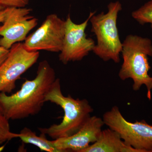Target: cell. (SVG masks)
<instances>
[{
	"instance_id": "cell-12",
	"label": "cell",
	"mask_w": 152,
	"mask_h": 152,
	"mask_svg": "<svg viewBox=\"0 0 152 152\" xmlns=\"http://www.w3.org/2000/svg\"><path fill=\"white\" fill-rule=\"evenodd\" d=\"M19 138L23 142L34 145L42 151L48 152H61L54 145L53 141L48 140L46 135L41 133L38 136L27 127L24 128L19 133Z\"/></svg>"
},
{
	"instance_id": "cell-10",
	"label": "cell",
	"mask_w": 152,
	"mask_h": 152,
	"mask_svg": "<svg viewBox=\"0 0 152 152\" xmlns=\"http://www.w3.org/2000/svg\"><path fill=\"white\" fill-rule=\"evenodd\" d=\"M104 125L102 118L91 116L75 134L54 140L53 142L61 152H82L97 140Z\"/></svg>"
},
{
	"instance_id": "cell-1",
	"label": "cell",
	"mask_w": 152,
	"mask_h": 152,
	"mask_svg": "<svg viewBox=\"0 0 152 152\" xmlns=\"http://www.w3.org/2000/svg\"><path fill=\"white\" fill-rule=\"evenodd\" d=\"M56 79L53 68L47 60L42 61L35 78L26 80L18 91L11 95L0 93V111L9 120L37 115L42 110L46 95Z\"/></svg>"
},
{
	"instance_id": "cell-14",
	"label": "cell",
	"mask_w": 152,
	"mask_h": 152,
	"mask_svg": "<svg viewBox=\"0 0 152 152\" xmlns=\"http://www.w3.org/2000/svg\"><path fill=\"white\" fill-rule=\"evenodd\" d=\"M9 121L0 111V145L19 137V134L11 132Z\"/></svg>"
},
{
	"instance_id": "cell-16",
	"label": "cell",
	"mask_w": 152,
	"mask_h": 152,
	"mask_svg": "<svg viewBox=\"0 0 152 152\" xmlns=\"http://www.w3.org/2000/svg\"><path fill=\"white\" fill-rule=\"evenodd\" d=\"M10 7H6L0 4V24L2 23L4 21L8 13Z\"/></svg>"
},
{
	"instance_id": "cell-7",
	"label": "cell",
	"mask_w": 152,
	"mask_h": 152,
	"mask_svg": "<svg viewBox=\"0 0 152 152\" xmlns=\"http://www.w3.org/2000/svg\"><path fill=\"white\" fill-rule=\"evenodd\" d=\"M96 13L91 12L88 18L80 24L74 23L69 14L67 17L62 48L59 56L64 64L81 61L93 51L96 44L92 39L87 37L86 30L90 18Z\"/></svg>"
},
{
	"instance_id": "cell-15",
	"label": "cell",
	"mask_w": 152,
	"mask_h": 152,
	"mask_svg": "<svg viewBox=\"0 0 152 152\" xmlns=\"http://www.w3.org/2000/svg\"><path fill=\"white\" fill-rule=\"evenodd\" d=\"M30 0H0V4L6 7H25L28 5Z\"/></svg>"
},
{
	"instance_id": "cell-2",
	"label": "cell",
	"mask_w": 152,
	"mask_h": 152,
	"mask_svg": "<svg viewBox=\"0 0 152 152\" xmlns=\"http://www.w3.org/2000/svg\"><path fill=\"white\" fill-rule=\"evenodd\" d=\"M45 102H49L60 106L64 112L59 124H54L48 128H39L41 133L53 140L66 137L75 134L89 118L94 109L86 99H74L72 96H64L61 82L56 78L47 93Z\"/></svg>"
},
{
	"instance_id": "cell-11",
	"label": "cell",
	"mask_w": 152,
	"mask_h": 152,
	"mask_svg": "<svg viewBox=\"0 0 152 152\" xmlns=\"http://www.w3.org/2000/svg\"><path fill=\"white\" fill-rule=\"evenodd\" d=\"M126 145L118 133L108 128L102 130L97 140L82 152H123Z\"/></svg>"
},
{
	"instance_id": "cell-3",
	"label": "cell",
	"mask_w": 152,
	"mask_h": 152,
	"mask_svg": "<svg viewBox=\"0 0 152 152\" xmlns=\"http://www.w3.org/2000/svg\"><path fill=\"white\" fill-rule=\"evenodd\" d=\"M123 63L118 76L122 80H133V89L140 90L145 86L147 97L151 99L152 77L148 72L151 67L148 56L152 57V42L150 39L134 35H129L122 43Z\"/></svg>"
},
{
	"instance_id": "cell-17",
	"label": "cell",
	"mask_w": 152,
	"mask_h": 152,
	"mask_svg": "<svg viewBox=\"0 0 152 152\" xmlns=\"http://www.w3.org/2000/svg\"><path fill=\"white\" fill-rule=\"evenodd\" d=\"M10 50L0 46V66L8 56Z\"/></svg>"
},
{
	"instance_id": "cell-5",
	"label": "cell",
	"mask_w": 152,
	"mask_h": 152,
	"mask_svg": "<svg viewBox=\"0 0 152 152\" xmlns=\"http://www.w3.org/2000/svg\"><path fill=\"white\" fill-rule=\"evenodd\" d=\"M102 119L104 125L118 133L126 145L142 152H152V125L144 120L128 121L116 106L105 113Z\"/></svg>"
},
{
	"instance_id": "cell-13",
	"label": "cell",
	"mask_w": 152,
	"mask_h": 152,
	"mask_svg": "<svg viewBox=\"0 0 152 152\" xmlns=\"http://www.w3.org/2000/svg\"><path fill=\"white\" fill-rule=\"evenodd\" d=\"M132 16L140 24H151L152 28V0L149 1L140 8L133 12Z\"/></svg>"
},
{
	"instance_id": "cell-8",
	"label": "cell",
	"mask_w": 152,
	"mask_h": 152,
	"mask_svg": "<svg viewBox=\"0 0 152 152\" xmlns=\"http://www.w3.org/2000/svg\"><path fill=\"white\" fill-rule=\"evenodd\" d=\"M65 21L56 14L49 15L39 27L28 36L23 43L31 51L45 50L60 53L62 48Z\"/></svg>"
},
{
	"instance_id": "cell-4",
	"label": "cell",
	"mask_w": 152,
	"mask_h": 152,
	"mask_svg": "<svg viewBox=\"0 0 152 152\" xmlns=\"http://www.w3.org/2000/svg\"><path fill=\"white\" fill-rule=\"evenodd\" d=\"M108 12L93 15L90 19L91 31L96 36L97 44L93 52L104 61L112 60L120 62L122 42L120 40L117 22L118 15L122 10L119 1L111 2L108 5Z\"/></svg>"
},
{
	"instance_id": "cell-9",
	"label": "cell",
	"mask_w": 152,
	"mask_h": 152,
	"mask_svg": "<svg viewBox=\"0 0 152 152\" xmlns=\"http://www.w3.org/2000/svg\"><path fill=\"white\" fill-rule=\"evenodd\" d=\"M31 9L10 7L2 24L0 25V46L10 50L14 44L25 41L30 31L36 27L38 20L30 15Z\"/></svg>"
},
{
	"instance_id": "cell-6",
	"label": "cell",
	"mask_w": 152,
	"mask_h": 152,
	"mask_svg": "<svg viewBox=\"0 0 152 152\" xmlns=\"http://www.w3.org/2000/svg\"><path fill=\"white\" fill-rule=\"evenodd\" d=\"M39 51L28 50L23 43L14 44L8 56L0 66V93H11L16 88V82L37 61Z\"/></svg>"
}]
</instances>
